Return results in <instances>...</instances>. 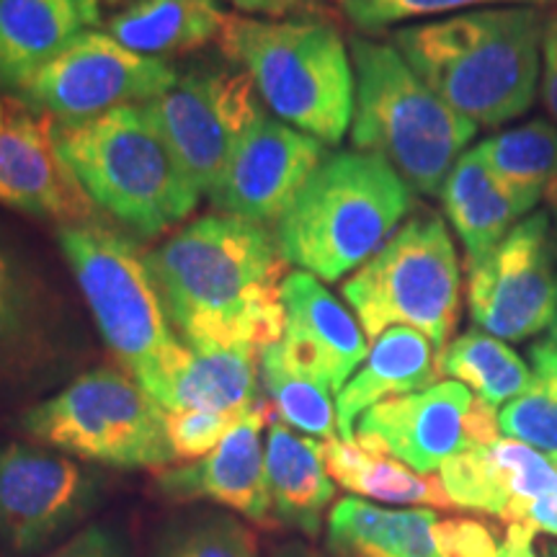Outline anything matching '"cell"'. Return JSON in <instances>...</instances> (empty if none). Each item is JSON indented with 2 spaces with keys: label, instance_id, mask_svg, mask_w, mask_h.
<instances>
[{
  "label": "cell",
  "instance_id": "obj_1",
  "mask_svg": "<svg viewBox=\"0 0 557 557\" xmlns=\"http://www.w3.org/2000/svg\"><path fill=\"white\" fill-rule=\"evenodd\" d=\"M145 259L173 329L189 348L263 351L284 338L287 261L269 227L207 214Z\"/></svg>",
  "mask_w": 557,
  "mask_h": 557
},
{
  "label": "cell",
  "instance_id": "obj_2",
  "mask_svg": "<svg viewBox=\"0 0 557 557\" xmlns=\"http://www.w3.org/2000/svg\"><path fill=\"white\" fill-rule=\"evenodd\" d=\"M545 21L540 5H498L403 26L393 45L447 107L493 129L540 99Z\"/></svg>",
  "mask_w": 557,
  "mask_h": 557
},
{
  "label": "cell",
  "instance_id": "obj_3",
  "mask_svg": "<svg viewBox=\"0 0 557 557\" xmlns=\"http://www.w3.org/2000/svg\"><path fill=\"white\" fill-rule=\"evenodd\" d=\"M60 158L96 209L137 238H158L194 212L199 189L145 103L83 122H52Z\"/></svg>",
  "mask_w": 557,
  "mask_h": 557
},
{
  "label": "cell",
  "instance_id": "obj_4",
  "mask_svg": "<svg viewBox=\"0 0 557 557\" xmlns=\"http://www.w3.org/2000/svg\"><path fill=\"white\" fill-rule=\"evenodd\" d=\"M246 70L278 122L338 145L354 120L357 78L338 26L315 16L253 18L225 13L214 39Z\"/></svg>",
  "mask_w": 557,
  "mask_h": 557
},
{
  "label": "cell",
  "instance_id": "obj_5",
  "mask_svg": "<svg viewBox=\"0 0 557 557\" xmlns=\"http://www.w3.org/2000/svg\"><path fill=\"white\" fill-rule=\"evenodd\" d=\"M413 189L372 152L329 156L287 214L276 222V246L299 271L338 282L359 271L406 220Z\"/></svg>",
  "mask_w": 557,
  "mask_h": 557
},
{
  "label": "cell",
  "instance_id": "obj_6",
  "mask_svg": "<svg viewBox=\"0 0 557 557\" xmlns=\"http://www.w3.org/2000/svg\"><path fill=\"white\" fill-rule=\"evenodd\" d=\"M58 238L103 344L163 406L191 348L173 333L148 259L129 238L99 222L60 227Z\"/></svg>",
  "mask_w": 557,
  "mask_h": 557
},
{
  "label": "cell",
  "instance_id": "obj_7",
  "mask_svg": "<svg viewBox=\"0 0 557 557\" xmlns=\"http://www.w3.org/2000/svg\"><path fill=\"white\" fill-rule=\"evenodd\" d=\"M351 62L354 150L387 160L410 189L434 197L478 127L438 99L395 45L354 37Z\"/></svg>",
  "mask_w": 557,
  "mask_h": 557
},
{
  "label": "cell",
  "instance_id": "obj_8",
  "mask_svg": "<svg viewBox=\"0 0 557 557\" xmlns=\"http://www.w3.org/2000/svg\"><path fill=\"white\" fill-rule=\"evenodd\" d=\"M165 416L124 369L99 367L26 408L16 426L29 442L83 462L160 470L176 462Z\"/></svg>",
  "mask_w": 557,
  "mask_h": 557
},
{
  "label": "cell",
  "instance_id": "obj_9",
  "mask_svg": "<svg viewBox=\"0 0 557 557\" xmlns=\"http://www.w3.org/2000/svg\"><path fill=\"white\" fill-rule=\"evenodd\" d=\"M344 297L367 338L406 325L423 333L442 354L457 329L462 305V269L447 222L418 212L354 271Z\"/></svg>",
  "mask_w": 557,
  "mask_h": 557
},
{
  "label": "cell",
  "instance_id": "obj_10",
  "mask_svg": "<svg viewBox=\"0 0 557 557\" xmlns=\"http://www.w3.org/2000/svg\"><path fill=\"white\" fill-rule=\"evenodd\" d=\"M178 73L165 60L145 58L99 32L83 29L13 96L52 122H83L127 103L165 94Z\"/></svg>",
  "mask_w": 557,
  "mask_h": 557
},
{
  "label": "cell",
  "instance_id": "obj_11",
  "mask_svg": "<svg viewBox=\"0 0 557 557\" xmlns=\"http://www.w3.org/2000/svg\"><path fill=\"white\" fill-rule=\"evenodd\" d=\"M99 478L65 451L0 442V557H37L99 504Z\"/></svg>",
  "mask_w": 557,
  "mask_h": 557
},
{
  "label": "cell",
  "instance_id": "obj_12",
  "mask_svg": "<svg viewBox=\"0 0 557 557\" xmlns=\"http://www.w3.org/2000/svg\"><path fill=\"white\" fill-rule=\"evenodd\" d=\"M259 101L246 70H191L145 107L199 194H209L240 137L263 114Z\"/></svg>",
  "mask_w": 557,
  "mask_h": 557
},
{
  "label": "cell",
  "instance_id": "obj_13",
  "mask_svg": "<svg viewBox=\"0 0 557 557\" xmlns=\"http://www.w3.org/2000/svg\"><path fill=\"white\" fill-rule=\"evenodd\" d=\"M496 410L478 400L462 382L444 380L418 393L369 408L357 423L361 447L387 451L410 470L431 475L447 459L496 442Z\"/></svg>",
  "mask_w": 557,
  "mask_h": 557
},
{
  "label": "cell",
  "instance_id": "obj_14",
  "mask_svg": "<svg viewBox=\"0 0 557 557\" xmlns=\"http://www.w3.org/2000/svg\"><path fill=\"white\" fill-rule=\"evenodd\" d=\"M549 212L527 214L504 243L468 269V308L480 331L527 341L553 325L557 276Z\"/></svg>",
  "mask_w": 557,
  "mask_h": 557
},
{
  "label": "cell",
  "instance_id": "obj_15",
  "mask_svg": "<svg viewBox=\"0 0 557 557\" xmlns=\"http://www.w3.org/2000/svg\"><path fill=\"white\" fill-rule=\"evenodd\" d=\"M67 357L58 299L0 233V410L60 374Z\"/></svg>",
  "mask_w": 557,
  "mask_h": 557
},
{
  "label": "cell",
  "instance_id": "obj_16",
  "mask_svg": "<svg viewBox=\"0 0 557 557\" xmlns=\"http://www.w3.org/2000/svg\"><path fill=\"white\" fill-rule=\"evenodd\" d=\"M323 160V143L261 114L240 137L209 199L220 214L267 227L289 212Z\"/></svg>",
  "mask_w": 557,
  "mask_h": 557
},
{
  "label": "cell",
  "instance_id": "obj_17",
  "mask_svg": "<svg viewBox=\"0 0 557 557\" xmlns=\"http://www.w3.org/2000/svg\"><path fill=\"white\" fill-rule=\"evenodd\" d=\"M0 205L62 222L88 225L96 205L60 158L52 120L13 101L0 127Z\"/></svg>",
  "mask_w": 557,
  "mask_h": 557
},
{
  "label": "cell",
  "instance_id": "obj_18",
  "mask_svg": "<svg viewBox=\"0 0 557 557\" xmlns=\"http://www.w3.org/2000/svg\"><path fill=\"white\" fill-rule=\"evenodd\" d=\"M271 410V403L261 400L207 457L158 470L156 491L173 504H218L253 524L274 527L267 485V447L261 444Z\"/></svg>",
  "mask_w": 557,
  "mask_h": 557
},
{
  "label": "cell",
  "instance_id": "obj_19",
  "mask_svg": "<svg viewBox=\"0 0 557 557\" xmlns=\"http://www.w3.org/2000/svg\"><path fill=\"white\" fill-rule=\"evenodd\" d=\"M284 310L287 329L278 341L284 357L338 395L369 354L357 315L308 271L284 278Z\"/></svg>",
  "mask_w": 557,
  "mask_h": 557
},
{
  "label": "cell",
  "instance_id": "obj_20",
  "mask_svg": "<svg viewBox=\"0 0 557 557\" xmlns=\"http://www.w3.org/2000/svg\"><path fill=\"white\" fill-rule=\"evenodd\" d=\"M438 480L455 508L500 519L511 506L557 493V470L549 457L508 436L447 459Z\"/></svg>",
  "mask_w": 557,
  "mask_h": 557
},
{
  "label": "cell",
  "instance_id": "obj_21",
  "mask_svg": "<svg viewBox=\"0 0 557 557\" xmlns=\"http://www.w3.org/2000/svg\"><path fill=\"white\" fill-rule=\"evenodd\" d=\"M83 26L145 58H173L218 39L214 0H78Z\"/></svg>",
  "mask_w": 557,
  "mask_h": 557
},
{
  "label": "cell",
  "instance_id": "obj_22",
  "mask_svg": "<svg viewBox=\"0 0 557 557\" xmlns=\"http://www.w3.org/2000/svg\"><path fill=\"white\" fill-rule=\"evenodd\" d=\"M438 377V354L423 333L406 325L387 329L374 338L364 364L336 395L338 438L354 442L359 418L369 408L382 400L426 389L436 385Z\"/></svg>",
  "mask_w": 557,
  "mask_h": 557
},
{
  "label": "cell",
  "instance_id": "obj_23",
  "mask_svg": "<svg viewBox=\"0 0 557 557\" xmlns=\"http://www.w3.org/2000/svg\"><path fill=\"white\" fill-rule=\"evenodd\" d=\"M267 485L271 517L276 524L318 537L323 529L325 508L336 496V483L323 462L315 438H305L271 423L267 438Z\"/></svg>",
  "mask_w": 557,
  "mask_h": 557
},
{
  "label": "cell",
  "instance_id": "obj_24",
  "mask_svg": "<svg viewBox=\"0 0 557 557\" xmlns=\"http://www.w3.org/2000/svg\"><path fill=\"white\" fill-rule=\"evenodd\" d=\"M434 508H382L344 498L329 513V547L336 557H442Z\"/></svg>",
  "mask_w": 557,
  "mask_h": 557
},
{
  "label": "cell",
  "instance_id": "obj_25",
  "mask_svg": "<svg viewBox=\"0 0 557 557\" xmlns=\"http://www.w3.org/2000/svg\"><path fill=\"white\" fill-rule=\"evenodd\" d=\"M81 32L78 0H0V88L16 96Z\"/></svg>",
  "mask_w": 557,
  "mask_h": 557
},
{
  "label": "cell",
  "instance_id": "obj_26",
  "mask_svg": "<svg viewBox=\"0 0 557 557\" xmlns=\"http://www.w3.org/2000/svg\"><path fill=\"white\" fill-rule=\"evenodd\" d=\"M438 197L457 238L462 240L468 269L483 263L524 220L485 169L475 148L457 160Z\"/></svg>",
  "mask_w": 557,
  "mask_h": 557
},
{
  "label": "cell",
  "instance_id": "obj_27",
  "mask_svg": "<svg viewBox=\"0 0 557 557\" xmlns=\"http://www.w3.org/2000/svg\"><path fill=\"white\" fill-rule=\"evenodd\" d=\"M320 451H323L325 470L333 483H338L348 493L389 506H418L434 508V511L455 508L438 475H421L403 465L400 459L389 457L387 451L361 447L357 438L354 442H344V438L320 442Z\"/></svg>",
  "mask_w": 557,
  "mask_h": 557
},
{
  "label": "cell",
  "instance_id": "obj_28",
  "mask_svg": "<svg viewBox=\"0 0 557 557\" xmlns=\"http://www.w3.org/2000/svg\"><path fill=\"white\" fill-rule=\"evenodd\" d=\"M261 351L248 346L191 348L189 361L171 382L165 410L248 413L259 398Z\"/></svg>",
  "mask_w": 557,
  "mask_h": 557
},
{
  "label": "cell",
  "instance_id": "obj_29",
  "mask_svg": "<svg viewBox=\"0 0 557 557\" xmlns=\"http://www.w3.org/2000/svg\"><path fill=\"white\" fill-rule=\"evenodd\" d=\"M475 152L511 205L527 218L545 201L547 186L557 176V124L524 122L478 143Z\"/></svg>",
  "mask_w": 557,
  "mask_h": 557
},
{
  "label": "cell",
  "instance_id": "obj_30",
  "mask_svg": "<svg viewBox=\"0 0 557 557\" xmlns=\"http://www.w3.org/2000/svg\"><path fill=\"white\" fill-rule=\"evenodd\" d=\"M438 374L462 382L493 410L519 398L532 382V367L506 341L472 329L451 338L438 354Z\"/></svg>",
  "mask_w": 557,
  "mask_h": 557
},
{
  "label": "cell",
  "instance_id": "obj_31",
  "mask_svg": "<svg viewBox=\"0 0 557 557\" xmlns=\"http://www.w3.org/2000/svg\"><path fill=\"white\" fill-rule=\"evenodd\" d=\"M261 377L269 403L284 426L302 431L320 442L338 438L336 400L323 382L312 380L302 369L292 367L282 346L274 344L261 351Z\"/></svg>",
  "mask_w": 557,
  "mask_h": 557
},
{
  "label": "cell",
  "instance_id": "obj_32",
  "mask_svg": "<svg viewBox=\"0 0 557 557\" xmlns=\"http://www.w3.org/2000/svg\"><path fill=\"white\" fill-rule=\"evenodd\" d=\"M150 557H259V540L233 513L189 508L158 529Z\"/></svg>",
  "mask_w": 557,
  "mask_h": 557
},
{
  "label": "cell",
  "instance_id": "obj_33",
  "mask_svg": "<svg viewBox=\"0 0 557 557\" xmlns=\"http://www.w3.org/2000/svg\"><path fill=\"white\" fill-rule=\"evenodd\" d=\"M532 382L498 413V429L508 438L557 455V344L542 338L529 348Z\"/></svg>",
  "mask_w": 557,
  "mask_h": 557
},
{
  "label": "cell",
  "instance_id": "obj_34",
  "mask_svg": "<svg viewBox=\"0 0 557 557\" xmlns=\"http://www.w3.org/2000/svg\"><path fill=\"white\" fill-rule=\"evenodd\" d=\"M498 5H540L553 9L557 0H344V13L361 34H380L413 18L457 16L465 11Z\"/></svg>",
  "mask_w": 557,
  "mask_h": 557
},
{
  "label": "cell",
  "instance_id": "obj_35",
  "mask_svg": "<svg viewBox=\"0 0 557 557\" xmlns=\"http://www.w3.org/2000/svg\"><path fill=\"white\" fill-rule=\"evenodd\" d=\"M246 413H214V410H169L165 429L176 459L207 457Z\"/></svg>",
  "mask_w": 557,
  "mask_h": 557
},
{
  "label": "cell",
  "instance_id": "obj_36",
  "mask_svg": "<svg viewBox=\"0 0 557 557\" xmlns=\"http://www.w3.org/2000/svg\"><path fill=\"white\" fill-rule=\"evenodd\" d=\"M434 540L442 557H498L500 553L496 532L475 519H438Z\"/></svg>",
  "mask_w": 557,
  "mask_h": 557
},
{
  "label": "cell",
  "instance_id": "obj_37",
  "mask_svg": "<svg viewBox=\"0 0 557 557\" xmlns=\"http://www.w3.org/2000/svg\"><path fill=\"white\" fill-rule=\"evenodd\" d=\"M45 557H129V553L120 534L109 527L90 524Z\"/></svg>",
  "mask_w": 557,
  "mask_h": 557
},
{
  "label": "cell",
  "instance_id": "obj_38",
  "mask_svg": "<svg viewBox=\"0 0 557 557\" xmlns=\"http://www.w3.org/2000/svg\"><path fill=\"white\" fill-rule=\"evenodd\" d=\"M542 107L557 124V5L547 11L545 34H542V78H540Z\"/></svg>",
  "mask_w": 557,
  "mask_h": 557
},
{
  "label": "cell",
  "instance_id": "obj_39",
  "mask_svg": "<svg viewBox=\"0 0 557 557\" xmlns=\"http://www.w3.org/2000/svg\"><path fill=\"white\" fill-rule=\"evenodd\" d=\"M508 524L511 521H524V524L534 527L537 532H547L557 537V493H549V496H542L537 500H524V504H517L508 508L504 517Z\"/></svg>",
  "mask_w": 557,
  "mask_h": 557
},
{
  "label": "cell",
  "instance_id": "obj_40",
  "mask_svg": "<svg viewBox=\"0 0 557 557\" xmlns=\"http://www.w3.org/2000/svg\"><path fill=\"white\" fill-rule=\"evenodd\" d=\"M225 3L233 5L235 11H240L243 16L246 13H261V16L269 18H284L289 13L310 9L312 0H225Z\"/></svg>",
  "mask_w": 557,
  "mask_h": 557
},
{
  "label": "cell",
  "instance_id": "obj_41",
  "mask_svg": "<svg viewBox=\"0 0 557 557\" xmlns=\"http://www.w3.org/2000/svg\"><path fill=\"white\" fill-rule=\"evenodd\" d=\"M274 557H329V555L318 553V549L302 545V542H287V545L276 549Z\"/></svg>",
  "mask_w": 557,
  "mask_h": 557
},
{
  "label": "cell",
  "instance_id": "obj_42",
  "mask_svg": "<svg viewBox=\"0 0 557 557\" xmlns=\"http://www.w3.org/2000/svg\"><path fill=\"white\" fill-rule=\"evenodd\" d=\"M549 220H553V253L557 261V214H549Z\"/></svg>",
  "mask_w": 557,
  "mask_h": 557
},
{
  "label": "cell",
  "instance_id": "obj_43",
  "mask_svg": "<svg viewBox=\"0 0 557 557\" xmlns=\"http://www.w3.org/2000/svg\"><path fill=\"white\" fill-rule=\"evenodd\" d=\"M5 114H9V109H5L3 99H0V127H3V124H5Z\"/></svg>",
  "mask_w": 557,
  "mask_h": 557
},
{
  "label": "cell",
  "instance_id": "obj_44",
  "mask_svg": "<svg viewBox=\"0 0 557 557\" xmlns=\"http://www.w3.org/2000/svg\"><path fill=\"white\" fill-rule=\"evenodd\" d=\"M549 333H553V336H549V338H553L555 344H557V312H555V320H553V325H549Z\"/></svg>",
  "mask_w": 557,
  "mask_h": 557
},
{
  "label": "cell",
  "instance_id": "obj_45",
  "mask_svg": "<svg viewBox=\"0 0 557 557\" xmlns=\"http://www.w3.org/2000/svg\"><path fill=\"white\" fill-rule=\"evenodd\" d=\"M547 457H549V462H553L555 470H557V455H547Z\"/></svg>",
  "mask_w": 557,
  "mask_h": 557
},
{
  "label": "cell",
  "instance_id": "obj_46",
  "mask_svg": "<svg viewBox=\"0 0 557 557\" xmlns=\"http://www.w3.org/2000/svg\"><path fill=\"white\" fill-rule=\"evenodd\" d=\"M341 3H344V0H341Z\"/></svg>",
  "mask_w": 557,
  "mask_h": 557
}]
</instances>
